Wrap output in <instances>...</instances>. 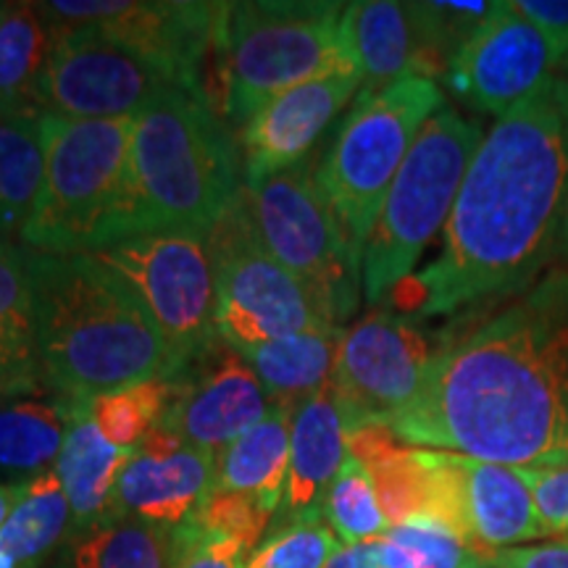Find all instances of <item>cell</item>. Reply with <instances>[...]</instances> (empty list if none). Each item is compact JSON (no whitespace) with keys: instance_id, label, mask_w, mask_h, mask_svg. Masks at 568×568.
<instances>
[{"instance_id":"d4e9b609","label":"cell","mask_w":568,"mask_h":568,"mask_svg":"<svg viewBox=\"0 0 568 568\" xmlns=\"http://www.w3.org/2000/svg\"><path fill=\"white\" fill-rule=\"evenodd\" d=\"M347 453L366 466L389 527L432 516L435 477L429 450L403 445L387 424H372L347 435Z\"/></svg>"},{"instance_id":"d590c367","label":"cell","mask_w":568,"mask_h":568,"mask_svg":"<svg viewBox=\"0 0 568 568\" xmlns=\"http://www.w3.org/2000/svg\"><path fill=\"white\" fill-rule=\"evenodd\" d=\"M424 45L435 61L447 71L460 48L471 40L481 21L493 11V3H406Z\"/></svg>"},{"instance_id":"f546056e","label":"cell","mask_w":568,"mask_h":568,"mask_svg":"<svg viewBox=\"0 0 568 568\" xmlns=\"http://www.w3.org/2000/svg\"><path fill=\"white\" fill-rule=\"evenodd\" d=\"M38 119L0 113V240L21 234L40 197L45 159Z\"/></svg>"},{"instance_id":"3957f363","label":"cell","mask_w":568,"mask_h":568,"mask_svg":"<svg viewBox=\"0 0 568 568\" xmlns=\"http://www.w3.org/2000/svg\"><path fill=\"white\" fill-rule=\"evenodd\" d=\"M30 253L45 387L88 403L148 379H172L159 326L122 280L92 255Z\"/></svg>"},{"instance_id":"83f0119b","label":"cell","mask_w":568,"mask_h":568,"mask_svg":"<svg viewBox=\"0 0 568 568\" xmlns=\"http://www.w3.org/2000/svg\"><path fill=\"white\" fill-rule=\"evenodd\" d=\"M51 38L40 3H9L0 21V113L40 116V80Z\"/></svg>"},{"instance_id":"f35d334b","label":"cell","mask_w":568,"mask_h":568,"mask_svg":"<svg viewBox=\"0 0 568 568\" xmlns=\"http://www.w3.org/2000/svg\"><path fill=\"white\" fill-rule=\"evenodd\" d=\"M527 474L545 531L568 537V468H527Z\"/></svg>"},{"instance_id":"7a4b0ae2","label":"cell","mask_w":568,"mask_h":568,"mask_svg":"<svg viewBox=\"0 0 568 568\" xmlns=\"http://www.w3.org/2000/svg\"><path fill=\"white\" fill-rule=\"evenodd\" d=\"M566 197L568 151L552 80L485 134L443 251L400 284V303L418 316H445L521 295L558 251Z\"/></svg>"},{"instance_id":"5bb4252c","label":"cell","mask_w":568,"mask_h":568,"mask_svg":"<svg viewBox=\"0 0 568 568\" xmlns=\"http://www.w3.org/2000/svg\"><path fill=\"white\" fill-rule=\"evenodd\" d=\"M40 9L53 30L92 27L193 90H203L201 63L216 42L222 19V3L197 0H51Z\"/></svg>"},{"instance_id":"1f68e13d","label":"cell","mask_w":568,"mask_h":568,"mask_svg":"<svg viewBox=\"0 0 568 568\" xmlns=\"http://www.w3.org/2000/svg\"><path fill=\"white\" fill-rule=\"evenodd\" d=\"M169 406V379H148L88 400V414L101 435L122 450H138L159 429Z\"/></svg>"},{"instance_id":"e575fe53","label":"cell","mask_w":568,"mask_h":568,"mask_svg":"<svg viewBox=\"0 0 568 568\" xmlns=\"http://www.w3.org/2000/svg\"><path fill=\"white\" fill-rule=\"evenodd\" d=\"M339 539L324 516L282 521L264 542L247 552L243 568H326Z\"/></svg>"},{"instance_id":"e0dca14e","label":"cell","mask_w":568,"mask_h":568,"mask_svg":"<svg viewBox=\"0 0 568 568\" xmlns=\"http://www.w3.org/2000/svg\"><path fill=\"white\" fill-rule=\"evenodd\" d=\"M556 53L548 40L510 3L493 11L445 71V84L460 103L497 119L556 80Z\"/></svg>"},{"instance_id":"7dc6e473","label":"cell","mask_w":568,"mask_h":568,"mask_svg":"<svg viewBox=\"0 0 568 568\" xmlns=\"http://www.w3.org/2000/svg\"><path fill=\"white\" fill-rule=\"evenodd\" d=\"M6 11H9V3H0V21H3V17H6Z\"/></svg>"},{"instance_id":"836d02e7","label":"cell","mask_w":568,"mask_h":568,"mask_svg":"<svg viewBox=\"0 0 568 568\" xmlns=\"http://www.w3.org/2000/svg\"><path fill=\"white\" fill-rule=\"evenodd\" d=\"M379 550L385 568H464L477 558L464 539L426 516L393 524L379 537Z\"/></svg>"},{"instance_id":"ffe728a7","label":"cell","mask_w":568,"mask_h":568,"mask_svg":"<svg viewBox=\"0 0 568 568\" xmlns=\"http://www.w3.org/2000/svg\"><path fill=\"white\" fill-rule=\"evenodd\" d=\"M345 42L361 74V92L385 90L400 80H432L445 71L424 45L406 3L361 0L345 3Z\"/></svg>"},{"instance_id":"6da1fadb","label":"cell","mask_w":568,"mask_h":568,"mask_svg":"<svg viewBox=\"0 0 568 568\" xmlns=\"http://www.w3.org/2000/svg\"><path fill=\"white\" fill-rule=\"evenodd\" d=\"M387 426L424 450L568 468V268L445 335L416 397Z\"/></svg>"},{"instance_id":"7c38bea8","label":"cell","mask_w":568,"mask_h":568,"mask_svg":"<svg viewBox=\"0 0 568 568\" xmlns=\"http://www.w3.org/2000/svg\"><path fill=\"white\" fill-rule=\"evenodd\" d=\"M172 88L184 84L122 42L92 27H55L40 80V111L80 122L134 119Z\"/></svg>"},{"instance_id":"f6af8a7d","label":"cell","mask_w":568,"mask_h":568,"mask_svg":"<svg viewBox=\"0 0 568 568\" xmlns=\"http://www.w3.org/2000/svg\"><path fill=\"white\" fill-rule=\"evenodd\" d=\"M556 255H558L560 261H564L566 268H568V197H566V209H564V222H560Z\"/></svg>"},{"instance_id":"9a60e30c","label":"cell","mask_w":568,"mask_h":568,"mask_svg":"<svg viewBox=\"0 0 568 568\" xmlns=\"http://www.w3.org/2000/svg\"><path fill=\"white\" fill-rule=\"evenodd\" d=\"M429 460L435 506L426 518L445 524L479 558L548 535L539 521L527 468L443 450H429Z\"/></svg>"},{"instance_id":"ac0fdd59","label":"cell","mask_w":568,"mask_h":568,"mask_svg":"<svg viewBox=\"0 0 568 568\" xmlns=\"http://www.w3.org/2000/svg\"><path fill=\"white\" fill-rule=\"evenodd\" d=\"M358 92V74H332L297 84L261 105L240 130L245 180L261 182L308 161V153L322 140L326 126Z\"/></svg>"},{"instance_id":"30bf717a","label":"cell","mask_w":568,"mask_h":568,"mask_svg":"<svg viewBox=\"0 0 568 568\" xmlns=\"http://www.w3.org/2000/svg\"><path fill=\"white\" fill-rule=\"evenodd\" d=\"M205 247L216 290V335L224 343L240 351L329 326L308 290L261 240L243 190L205 234Z\"/></svg>"},{"instance_id":"d6a6232c","label":"cell","mask_w":568,"mask_h":568,"mask_svg":"<svg viewBox=\"0 0 568 568\" xmlns=\"http://www.w3.org/2000/svg\"><path fill=\"white\" fill-rule=\"evenodd\" d=\"M322 514L335 531L339 542L358 545L379 539L389 529L385 510L379 506V495L366 466L347 453L343 468L332 481L324 497Z\"/></svg>"},{"instance_id":"60d3db41","label":"cell","mask_w":568,"mask_h":568,"mask_svg":"<svg viewBox=\"0 0 568 568\" xmlns=\"http://www.w3.org/2000/svg\"><path fill=\"white\" fill-rule=\"evenodd\" d=\"M489 568H568V539L485 552Z\"/></svg>"},{"instance_id":"7402d4cb","label":"cell","mask_w":568,"mask_h":568,"mask_svg":"<svg viewBox=\"0 0 568 568\" xmlns=\"http://www.w3.org/2000/svg\"><path fill=\"white\" fill-rule=\"evenodd\" d=\"M343 337V326H324L272 343L240 347V353L264 385L272 410L293 416L305 400L332 385Z\"/></svg>"},{"instance_id":"8992f818","label":"cell","mask_w":568,"mask_h":568,"mask_svg":"<svg viewBox=\"0 0 568 568\" xmlns=\"http://www.w3.org/2000/svg\"><path fill=\"white\" fill-rule=\"evenodd\" d=\"M343 13L345 3L326 0L222 3L213 48L224 59L226 119L243 130L261 105L297 84L358 74L345 42Z\"/></svg>"},{"instance_id":"8d00e7d4","label":"cell","mask_w":568,"mask_h":568,"mask_svg":"<svg viewBox=\"0 0 568 568\" xmlns=\"http://www.w3.org/2000/svg\"><path fill=\"white\" fill-rule=\"evenodd\" d=\"M274 514L276 510L251 495L213 493L211 489L190 521L209 535L232 539V542L243 545L245 552H253L258 539L266 535Z\"/></svg>"},{"instance_id":"8fae6325","label":"cell","mask_w":568,"mask_h":568,"mask_svg":"<svg viewBox=\"0 0 568 568\" xmlns=\"http://www.w3.org/2000/svg\"><path fill=\"white\" fill-rule=\"evenodd\" d=\"M122 280L166 339L174 374L216 343V290L205 234L151 232L88 253Z\"/></svg>"},{"instance_id":"b9f144b4","label":"cell","mask_w":568,"mask_h":568,"mask_svg":"<svg viewBox=\"0 0 568 568\" xmlns=\"http://www.w3.org/2000/svg\"><path fill=\"white\" fill-rule=\"evenodd\" d=\"M326 568H385V564H382L379 539L358 545H339Z\"/></svg>"},{"instance_id":"44dd1931","label":"cell","mask_w":568,"mask_h":568,"mask_svg":"<svg viewBox=\"0 0 568 568\" xmlns=\"http://www.w3.org/2000/svg\"><path fill=\"white\" fill-rule=\"evenodd\" d=\"M347 458V426L332 385L293 414L282 521L324 516V497Z\"/></svg>"},{"instance_id":"74e56055","label":"cell","mask_w":568,"mask_h":568,"mask_svg":"<svg viewBox=\"0 0 568 568\" xmlns=\"http://www.w3.org/2000/svg\"><path fill=\"white\" fill-rule=\"evenodd\" d=\"M243 545L209 535L193 521L174 529V568H243Z\"/></svg>"},{"instance_id":"484cf974","label":"cell","mask_w":568,"mask_h":568,"mask_svg":"<svg viewBox=\"0 0 568 568\" xmlns=\"http://www.w3.org/2000/svg\"><path fill=\"white\" fill-rule=\"evenodd\" d=\"M77 400H0V485H27L53 471Z\"/></svg>"},{"instance_id":"2e32d148","label":"cell","mask_w":568,"mask_h":568,"mask_svg":"<svg viewBox=\"0 0 568 568\" xmlns=\"http://www.w3.org/2000/svg\"><path fill=\"white\" fill-rule=\"evenodd\" d=\"M272 414V403L243 353L222 337L169 379L161 429L216 456Z\"/></svg>"},{"instance_id":"f1b7e54d","label":"cell","mask_w":568,"mask_h":568,"mask_svg":"<svg viewBox=\"0 0 568 568\" xmlns=\"http://www.w3.org/2000/svg\"><path fill=\"white\" fill-rule=\"evenodd\" d=\"M71 527V508L59 471L27 481L19 506L0 529V556L17 568H40Z\"/></svg>"},{"instance_id":"d6986e66","label":"cell","mask_w":568,"mask_h":568,"mask_svg":"<svg viewBox=\"0 0 568 568\" xmlns=\"http://www.w3.org/2000/svg\"><path fill=\"white\" fill-rule=\"evenodd\" d=\"M213 477L216 456L201 447L184 443L172 453L134 450L119 474L109 516L180 529L213 489Z\"/></svg>"},{"instance_id":"603a6c76","label":"cell","mask_w":568,"mask_h":568,"mask_svg":"<svg viewBox=\"0 0 568 568\" xmlns=\"http://www.w3.org/2000/svg\"><path fill=\"white\" fill-rule=\"evenodd\" d=\"M38 316L24 245L0 240V400L42 393Z\"/></svg>"},{"instance_id":"9c48e42d","label":"cell","mask_w":568,"mask_h":568,"mask_svg":"<svg viewBox=\"0 0 568 568\" xmlns=\"http://www.w3.org/2000/svg\"><path fill=\"white\" fill-rule=\"evenodd\" d=\"M261 240L308 290L326 324L343 326L358 308L361 253L316 182L311 161L243 184Z\"/></svg>"},{"instance_id":"c3c4849f","label":"cell","mask_w":568,"mask_h":568,"mask_svg":"<svg viewBox=\"0 0 568 568\" xmlns=\"http://www.w3.org/2000/svg\"><path fill=\"white\" fill-rule=\"evenodd\" d=\"M566 69H568V59H566ZM560 80H564V82H568V74H566V77H560Z\"/></svg>"},{"instance_id":"bcb514c9","label":"cell","mask_w":568,"mask_h":568,"mask_svg":"<svg viewBox=\"0 0 568 568\" xmlns=\"http://www.w3.org/2000/svg\"><path fill=\"white\" fill-rule=\"evenodd\" d=\"M464 568H489V566L485 564V560H481V558L477 556V558H474V560H468V564H466Z\"/></svg>"},{"instance_id":"52a82bcc","label":"cell","mask_w":568,"mask_h":568,"mask_svg":"<svg viewBox=\"0 0 568 568\" xmlns=\"http://www.w3.org/2000/svg\"><path fill=\"white\" fill-rule=\"evenodd\" d=\"M481 140V126L450 105L422 126L366 240L361 284L368 305L410 280L422 253L450 219Z\"/></svg>"},{"instance_id":"ee69618b","label":"cell","mask_w":568,"mask_h":568,"mask_svg":"<svg viewBox=\"0 0 568 568\" xmlns=\"http://www.w3.org/2000/svg\"><path fill=\"white\" fill-rule=\"evenodd\" d=\"M556 95L560 105V119H564V134H566V151H568V82L556 77Z\"/></svg>"},{"instance_id":"277c9868","label":"cell","mask_w":568,"mask_h":568,"mask_svg":"<svg viewBox=\"0 0 568 568\" xmlns=\"http://www.w3.org/2000/svg\"><path fill=\"white\" fill-rule=\"evenodd\" d=\"M240 190L237 145L203 90L172 88L134 116L132 237L169 230L209 234Z\"/></svg>"},{"instance_id":"cb8c5ba5","label":"cell","mask_w":568,"mask_h":568,"mask_svg":"<svg viewBox=\"0 0 568 568\" xmlns=\"http://www.w3.org/2000/svg\"><path fill=\"white\" fill-rule=\"evenodd\" d=\"M132 450L111 445L88 414V403L77 400L55 471L67 489L71 531L82 535L111 514L113 489Z\"/></svg>"},{"instance_id":"5b68a950","label":"cell","mask_w":568,"mask_h":568,"mask_svg":"<svg viewBox=\"0 0 568 568\" xmlns=\"http://www.w3.org/2000/svg\"><path fill=\"white\" fill-rule=\"evenodd\" d=\"M45 172L30 222L27 251L88 255L132 237L130 140L134 119L80 122L40 113Z\"/></svg>"},{"instance_id":"4fadbf2b","label":"cell","mask_w":568,"mask_h":568,"mask_svg":"<svg viewBox=\"0 0 568 568\" xmlns=\"http://www.w3.org/2000/svg\"><path fill=\"white\" fill-rule=\"evenodd\" d=\"M437 347L422 326L389 311H372L345 329L332 395L347 435L393 422L416 397Z\"/></svg>"},{"instance_id":"4dcf8cb0","label":"cell","mask_w":568,"mask_h":568,"mask_svg":"<svg viewBox=\"0 0 568 568\" xmlns=\"http://www.w3.org/2000/svg\"><path fill=\"white\" fill-rule=\"evenodd\" d=\"M74 568H174V529L109 516L77 535Z\"/></svg>"},{"instance_id":"4316f807","label":"cell","mask_w":568,"mask_h":568,"mask_svg":"<svg viewBox=\"0 0 568 568\" xmlns=\"http://www.w3.org/2000/svg\"><path fill=\"white\" fill-rule=\"evenodd\" d=\"M290 432L293 416L272 410L216 453L213 493L251 495L272 510L282 508L290 471Z\"/></svg>"},{"instance_id":"ab89813d","label":"cell","mask_w":568,"mask_h":568,"mask_svg":"<svg viewBox=\"0 0 568 568\" xmlns=\"http://www.w3.org/2000/svg\"><path fill=\"white\" fill-rule=\"evenodd\" d=\"M510 9L548 40L558 67H564L568 59V0H514Z\"/></svg>"},{"instance_id":"ba28073f","label":"cell","mask_w":568,"mask_h":568,"mask_svg":"<svg viewBox=\"0 0 568 568\" xmlns=\"http://www.w3.org/2000/svg\"><path fill=\"white\" fill-rule=\"evenodd\" d=\"M445 105L435 80H400L376 92H358L316 166V182L364 258L389 184L414 148L422 126ZM364 264V261H361Z\"/></svg>"},{"instance_id":"7bdbcfd3","label":"cell","mask_w":568,"mask_h":568,"mask_svg":"<svg viewBox=\"0 0 568 568\" xmlns=\"http://www.w3.org/2000/svg\"><path fill=\"white\" fill-rule=\"evenodd\" d=\"M24 487L27 485H0V529H3V524L9 521L13 508L19 506L21 495H24Z\"/></svg>"}]
</instances>
